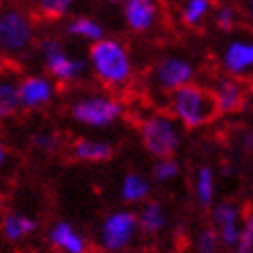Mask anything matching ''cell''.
Returning <instances> with one entry per match:
<instances>
[{
    "mask_svg": "<svg viewBox=\"0 0 253 253\" xmlns=\"http://www.w3.org/2000/svg\"><path fill=\"white\" fill-rule=\"evenodd\" d=\"M171 107L175 118L187 128H200V126L210 124L218 116L214 93L194 83H187L179 88H175Z\"/></svg>",
    "mask_w": 253,
    "mask_h": 253,
    "instance_id": "6da1fadb",
    "label": "cell"
},
{
    "mask_svg": "<svg viewBox=\"0 0 253 253\" xmlns=\"http://www.w3.org/2000/svg\"><path fill=\"white\" fill-rule=\"evenodd\" d=\"M88 58H91L95 74L105 84L120 86L128 83L132 77V62L128 56V49L116 40L101 37V40L93 42Z\"/></svg>",
    "mask_w": 253,
    "mask_h": 253,
    "instance_id": "7a4b0ae2",
    "label": "cell"
},
{
    "mask_svg": "<svg viewBox=\"0 0 253 253\" xmlns=\"http://www.w3.org/2000/svg\"><path fill=\"white\" fill-rule=\"evenodd\" d=\"M142 144L157 159L173 157L179 146V132L167 116H155L142 124Z\"/></svg>",
    "mask_w": 253,
    "mask_h": 253,
    "instance_id": "3957f363",
    "label": "cell"
},
{
    "mask_svg": "<svg viewBox=\"0 0 253 253\" xmlns=\"http://www.w3.org/2000/svg\"><path fill=\"white\" fill-rule=\"evenodd\" d=\"M122 103L109 97H88L72 107V118L91 128H105L122 116Z\"/></svg>",
    "mask_w": 253,
    "mask_h": 253,
    "instance_id": "277c9868",
    "label": "cell"
},
{
    "mask_svg": "<svg viewBox=\"0 0 253 253\" xmlns=\"http://www.w3.org/2000/svg\"><path fill=\"white\" fill-rule=\"evenodd\" d=\"M136 231H138L136 214L126 210L111 212L101 224V245L107 251H122L134 241Z\"/></svg>",
    "mask_w": 253,
    "mask_h": 253,
    "instance_id": "5b68a950",
    "label": "cell"
},
{
    "mask_svg": "<svg viewBox=\"0 0 253 253\" xmlns=\"http://www.w3.org/2000/svg\"><path fill=\"white\" fill-rule=\"evenodd\" d=\"M33 40V27L27 15L6 10L0 15V47L6 52H21Z\"/></svg>",
    "mask_w": 253,
    "mask_h": 253,
    "instance_id": "8992f818",
    "label": "cell"
},
{
    "mask_svg": "<svg viewBox=\"0 0 253 253\" xmlns=\"http://www.w3.org/2000/svg\"><path fill=\"white\" fill-rule=\"evenodd\" d=\"M42 56L45 62V68L49 70L54 79H58L60 83H72L74 79H79L84 64L77 58H70L64 47L60 45V42L56 40H47L42 43Z\"/></svg>",
    "mask_w": 253,
    "mask_h": 253,
    "instance_id": "52a82bcc",
    "label": "cell"
},
{
    "mask_svg": "<svg viewBox=\"0 0 253 253\" xmlns=\"http://www.w3.org/2000/svg\"><path fill=\"white\" fill-rule=\"evenodd\" d=\"M194 79V66L181 58H167L155 68V81L163 91H175Z\"/></svg>",
    "mask_w": 253,
    "mask_h": 253,
    "instance_id": "ba28073f",
    "label": "cell"
},
{
    "mask_svg": "<svg viewBox=\"0 0 253 253\" xmlns=\"http://www.w3.org/2000/svg\"><path fill=\"white\" fill-rule=\"evenodd\" d=\"M17 91H19L21 107H27V109L43 107L54 97L52 83H49L47 79H43V77H27L17 86Z\"/></svg>",
    "mask_w": 253,
    "mask_h": 253,
    "instance_id": "9c48e42d",
    "label": "cell"
},
{
    "mask_svg": "<svg viewBox=\"0 0 253 253\" xmlns=\"http://www.w3.org/2000/svg\"><path fill=\"white\" fill-rule=\"evenodd\" d=\"M124 15L128 27L134 31H148L155 27L159 6L157 0H126Z\"/></svg>",
    "mask_w": 253,
    "mask_h": 253,
    "instance_id": "30bf717a",
    "label": "cell"
},
{
    "mask_svg": "<svg viewBox=\"0 0 253 253\" xmlns=\"http://www.w3.org/2000/svg\"><path fill=\"white\" fill-rule=\"evenodd\" d=\"M212 93L218 113H233L245 105V86L237 79H222Z\"/></svg>",
    "mask_w": 253,
    "mask_h": 253,
    "instance_id": "8fae6325",
    "label": "cell"
},
{
    "mask_svg": "<svg viewBox=\"0 0 253 253\" xmlns=\"http://www.w3.org/2000/svg\"><path fill=\"white\" fill-rule=\"evenodd\" d=\"M239 208L233 206V204H216L214 206V212H212V220L216 224V233H218V239L224 243V245H235L237 237H239Z\"/></svg>",
    "mask_w": 253,
    "mask_h": 253,
    "instance_id": "7c38bea8",
    "label": "cell"
},
{
    "mask_svg": "<svg viewBox=\"0 0 253 253\" xmlns=\"http://www.w3.org/2000/svg\"><path fill=\"white\" fill-rule=\"evenodd\" d=\"M222 64L231 77H241L253 64V45L245 42H233L224 49Z\"/></svg>",
    "mask_w": 253,
    "mask_h": 253,
    "instance_id": "4fadbf2b",
    "label": "cell"
},
{
    "mask_svg": "<svg viewBox=\"0 0 253 253\" xmlns=\"http://www.w3.org/2000/svg\"><path fill=\"white\" fill-rule=\"evenodd\" d=\"M49 241L64 253H86L83 235L70 222H58L49 233Z\"/></svg>",
    "mask_w": 253,
    "mask_h": 253,
    "instance_id": "5bb4252c",
    "label": "cell"
},
{
    "mask_svg": "<svg viewBox=\"0 0 253 253\" xmlns=\"http://www.w3.org/2000/svg\"><path fill=\"white\" fill-rule=\"evenodd\" d=\"M72 153L77 159L86 161V163H103L111 159L113 148L107 142H99V140H79L74 144Z\"/></svg>",
    "mask_w": 253,
    "mask_h": 253,
    "instance_id": "9a60e30c",
    "label": "cell"
},
{
    "mask_svg": "<svg viewBox=\"0 0 253 253\" xmlns=\"http://www.w3.org/2000/svg\"><path fill=\"white\" fill-rule=\"evenodd\" d=\"M136 220L144 233H159L167 224V214L159 202H148L142 208L140 216H136Z\"/></svg>",
    "mask_w": 253,
    "mask_h": 253,
    "instance_id": "2e32d148",
    "label": "cell"
},
{
    "mask_svg": "<svg viewBox=\"0 0 253 253\" xmlns=\"http://www.w3.org/2000/svg\"><path fill=\"white\" fill-rule=\"evenodd\" d=\"M148 194H150V185H148V181L144 179L142 175L128 173L124 177V183H122V198H124V202L136 204V202L146 200Z\"/></svg>",
    "mask_w": 253,
    "mask_h": 253,
    "instance_id": "e0dca14e",
    "label": "cell"
},
{
    "mask_svg": "<svg viewBox=\"0 0 253 253\" xmlns=\"http://www.w3.org/2000/svg\"><path fill=\"white\" fill-rule=\"evenodd\" d=\"M2 229L10 241H19V239H25L37 229V222L29 216H25V214H6Z\"/></svg>",
    "mask_w": 253,
    "mask_h": 253,
    "instance_id": "ac0fdd59",
    "label": "cell"
},
{
    "mask_svg": "<svg viewBox=\"0 0 253 253\" xmlns=\"http://www.w3.org/2000/svg\"><path fill=\"white\" fill-rule=\"evenodd\" d=\"M68 33L77 35V37H83V40H88V42H97V40H101V37H105L103 27H101L97 21L88 19V17L72 19L68 23Z\"/></svg>",
    "mask_w": 253,
    "mask_h": 253,
    "instance_id": "d6986e66",
    "label": "cell"
},
{
    "mask_svg": "<svg viewBox=\"0 0 253 253\" xmlns=\"http://www.w3.org/2000/svg\"><path fill=\"white\" fill-rule=\"evenodd\" d=\"M212 8V0H185L181 19L187 27H198V25L206 19V15Z\"/></svg>",
    "mask_w": 253,
    "mask_h": 253,
    "instance_id": "ffe728a7",
    "label": "cell"
},
{
    "mask_svg": "<svg viewBox=\"0 0 253 253\" xmlns=\"http://www.w3.org/2000/svg\"><path fill=\"white\" fill-rule=\"evenodd\" d=\"M196 198L202 206H210L214 200V171L210 167L198 169L196 175Z\"/></svg>",
    "mask_w": 253,
    "mask_h": 253,
    "instance_id": "44dd1931",
    "label": "cell"
},
{
    "mask_svg": "<svg viewBox=\"0 0 253 253\" xmlns=\"http://www.w3.org/2000/svg\"><path fill=\"white\" fill-rule=\"evenodd\" d=\"M21 107L17 84L12 83H0V120L15 116Z\"/></svg>",
    "mask_w": 253,
    "mask_h": 253,
    "instance_id": "7402d4cb",
    "label": "cell"
},
{
    "mask_svg": "<svg viewBox=\"0 0 253 253\" xmlns=\"http://www.w3.org/2000/svg\"><path fill=\"white\" fill-rule=\"evenodd\" d=\"M72 4L74 0H37V10L47 19H60L66 15Z\"/></svg>",
    "mask_w": 253,
    "mask_h": 253,
    "instance_id": "603a6c76",
    "label": "cell"
},
{
    "mask_svg": "<svg viewBox=\"0 0 253 253\" xmlns=\"http://www.w3.org/2000/svg\"><path fill=\"white\" fill-rule=\"evenodd\" d=\"M235 247H237V253H253V218L251 216H247L245 224L239 231Z\"/></svg>",
    "mask_w": 253,
    "mask_h": 253,
    "instance_id": "cb8c5ba5",
    "label": "cell"
},
{
    "mask_svg": "<svg viewBox=\"0 0 253 253\" xmlns=\"http://www.w3.org/2000/svg\"><path fill=\"white\" fill-rule=\"evenodd\" d=\"M153 173H155L157 181H169V179H173L177 173H179V167H177V163L171 157H167V159H159V163L155 165Z\"/></svg>",
    "mask_w": 253,
    "mask_h": 253,
    "instance_id": "d4e9b609",
    "label": "cell"
},
{
    "mask_svg": "<svg viewBox=\"0 0 253 253\" xmlns=\"http://www.w3.org/2000/svg\"><path fill=\"white\" fill-rule=\"evenodd\" d=\"M237 21H239V15L233 6H220L216 10V25L218 29L222 31H231L237 27Z\"/></svg>",
    "mask_w": 253,
    "mask_h": 253,
    "instance_id": "484cf974",
    "label": "cell"
},
{
    "mask_svg": "<svg viewBox=\"0 0 253 253\" xmlns=\"http://www.w3.org/2000/svg\"><path fill=\"white\" fill-rule=\"evenodd\" d=\"M218 243H220L218 233L214 229H204L198 239V249H200V253H216Z\"/></svg>",
    "mask_w": 253,
    "mask_h": 253,
    "instance_id": "4316f807",
    "label": "cell"
},
{
    "mask_svg": "<svg viewBox=\"0 0 253 253\" xmlns=\"http://www.w3.org/2000/svg\"><path fill=\"white\" fill-rule=\"evenodd\" d=\"M33 144L42 150H54L58 146V136L52 132H43V134H35L33 136Z\"/></svg>",
    "mask_w": 253,
    "mask_h": 253,
    "instance_id": "83f0119b",
    "label": "cell"
},
{
    "mask_svg": "<svg viewBox=\"0 0 253 253\" xmlns=\"http://www.w3.org/2000/svg\"><path fill=\"white\" fill-rule=\"evenodd\" d=\"M4 159H6V148H4L2 144H0V165L4 163Z\"/></svg>",
    "mask_w": 253,
    "mask_h": 253,
    "instance_id": "f1b7e54d",
    "label": "cell"
},
{
    "mask_svg": "<svg viewBox=\"0 0 253 253\" xmlns=\"http://www.w3.org/2000/svg\"><path fill=\"white\" fill-rule=\"evenodd\" d=\"M107 2H120V0H107Z\"/></svg>",
    "mask_w": 253,
    "mask_h": 253,
    "instance_id": "f546056e",
    "label": "cell"
},
{
    "mask_svg": "<svg viewBox=\"0 0 253 253\" xmlns=\"http://www.w3.org/2000/svg\"><path fill=\"white\" fill-rule=\"evenodd\" d=\"M0 202H2V198H0Z\"/></svg>",
    "mask_w": 253,
    "mask_h": 253,
    "instance_id": "4dcf8cb0",
    "label": "cell"
}]
</instances>
